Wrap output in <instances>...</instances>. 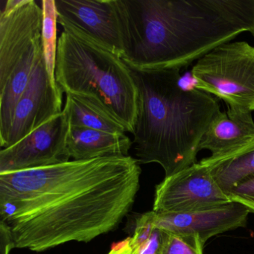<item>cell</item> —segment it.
<instances>
[{"instance_id": "obj_1", "label": "cell", "mask_w": 254, "mask_h": 254, "mask_svg": "<svg viewBox=\"0 0 254 254\" xmlns=\"http://www.w3.org/2000/svg\"><path fill=\"white\" fill-rule=\"evenodd\" d=\"M140 174L130 156L0 173V221L17 248L41 252L90 242L115 229L130 210Z\"/></svg>"}, {"instance_id": "obj_2", "label": "cell", "mask_w": 254, "mask_h": 254, "mask_svg": "<svg viewBox=\"0 0 254 254\" xmlns=\"http://www.w3.org/2000/svg\"><path fill=\"white\" fill-rule=\"evenodd\" d=\"M120 56L139 71L187 68L248 32L254 38V0H114Z\"/></svg>"}, {"instance_id": "obj_3", "label": "cell", "mask_w": 254, "mask_h": 254, "mask_svg": "<svg viewBox=\"0 0 254 254\" xmlns=\"http://www.w3.org/2000/svg\"><path fill=\"white\" fill-rule=\"evenodd\" d=\"M139 92L133 145L139 163H157L165 178L197 163L200 144L221 113L219 99L186 88L181 71L130 68Z\"/></svg>"}, {"instance_id": "obj_4", "label": "cell", "mask_w": 254, "mask_h": 254, "mask_svg": "<svg viewBox=\"0 0 254 254\" xmlns=\"http://www.w3.org/2000/svg\"><path fill=\"white\" fill-rule=\"evenodd\" d=\"M64 31L58 43L56 79L66 94L81 98L133 133L139 92L130 67L112 49L58 17Z\"/></svg>"}, {"instance_id": "obj_5", "label": "cell", "mask_w": 254, "mask_h": 254, "mask_svg": "<svg viewBox=\"0 0 254 254\" xmlns=\"http://www.w3.org/2000/svg\"><path fill=\"white\" fill-rule=\"evenodd\" d=\"M191 74L193 86L222 100L228 114L254 112V46L222 44L197 61Z\"/></svg>"}, {"instance_id": "obj_6", "label": "cell", "mask_w": 254, "mask_h": 254, "mask_svg": "<svg viewBox=\"0 0 254 254\" xmlns=\"http://www.w3.org/2000/svg\"><path fill=\"white\" fill-rule=\"evenodd\" d=\"M209 157L165 178L156 187L153 211L158 213H187L232 202L212 175Z\"/></svg>"}, {"instance_id": "obj_7", "label": "cell", "mask_w": 254, "mask_h": 254, "mask_svg": "<svg viewBox=\"0 0 254 254\" xmlns=\"http://www.w3.org/2000/svg\"><path fill=\"white\" fill-rule=\"evenodd\" d=\"M69 124L66 116H56L21 140L0 151V173L47 167L69 161Z\"/></svg>"}, {"instance_id": "obj_8", "label": "cell", "mask_w": 254, "mask_h": 254, "mask_svg": "<svg viewBox=\"0 0 254 254\" xmlns=\"http://www.w3.org/2000/svg\"><path fill=\"white\" fill-rule=\"evenodd\" d=\"M42 7L34 0H8L0 13V86L41 41Z\"/></svg>"}, {"instance_id": "obj_9", "label": "cell", "mask_w": 254, "mask_h": 254, "mask_svg": "<svg viewBox=\"0 0 254 254\" xmlns=\"http://www.w3.org/2000/svg\"><path fill=\"white\" fill-rule=\"evenodd\" d=\"M63 90L50 79L44 55L39 59L27 87L16 106L6 139L0 144L8 148L35 129L63 112Z\"/></svg>"}, {"instance_id": "obj_10", "label": "cell", "mask_w": 254, "mask_h": 254, "mask_svg": "<svg viewBox=\"0 0 254 254\" xmlns=\"http://www.w3.org/2000/svg\"><path fill=\"white\" fill-rule=\"evenodd\" d=\"M250 211L232 201L187 213H158L151 211L154 227L175 234L195 235L204 245L211 237L246 225Z\"/></svg>"}, {"instance_id": "obj_11", "label": "cell", "mask_w": 254, "mask_h": 254, "mask_svg": "<svg viewBox=\"0 0 254 254\" xmlns=\"http://www.w3.org/2000/svg\"><path fill=\"white\" fill-rule=\"evenodd\" d=\"M56 5L59 18L121 55V34L114 0H56Z\"/></svg>"}, {"instance_id": "obj_12", "label": "cell", "mask_w": 254, "mask_h": 254, "mask_svg": "<svg viewBox=\"0 0 254 254\" xmlns=\"http://www.w3.org/2000/svg\"><path fill=\"white\" fill-rule=\"evenodd\" d=\"M254 142L252 114H221L211 123L200 144V150L212 155L230 152Z\"/></svg>"}, {"instance_id": "obj_13", "label": "cell", "mask_w": 254, "mask_h": 254, "mask_svg": "<svg viewBox=\"0 0 254 254\" xmlns=\"http://www.w3.org/2000/svg\"><path fill=\"white\" fill-rule=\"evenodd\" d=\"M133 141L126 133H111L69 126L67 146L75 160L128 156Z\"/></svg>"}, {"instance_id": "obj_14", "label": "cell", "mask_w": 254, "mask_h": 254, "mask_svg": "<svg viewBox=\"0 0 254 254\" xmlns=\"http://www.w3.org/2000/svg\"><path fill=\"white\" fill-rule=\"evenodd\" d=\"M66 95L63 109L69 126L87 127L111 133H126V127L120 122L87 101Z\"/></svg>"}, {"instance_id": "obj_15", "label": "cell", "mask_w": 254, "mask_h": 254, "mask_svg": "<svg viewBox=\"0 0 254 254\" xmlns=\"http://www.w3.org/2000/svg\"><path fill=\"white\" fill-rule=\"evenodd\" d=\"M209 158L213 179L226 194L237 186L254 179V149L222 161L212 155Z\"/></svg>"}, {"instance_id": "obj_16", "label": "cell", "mask_w": 254, "mask_h": 254, "mask_svg": "<svg viewBox=\"0 0 254 254\" xmlns=\"http://www.w3.org/2000/svg\"><path fill=\"white\" fill-rule=\"evenodd\" d=\"M42 34L41 44L45 59L46 66L50 79L57 84L56 79V59H57L58 13L56 0H42Z\"/></svg>"}, {"instance_id": "obj_17", "label": "cell", "mask_w": 254, "mask_h": 254, "mask_svg": "<svg viewBox=\"0 0 254 254\" xmlns=\"http://www.w3.org/2000/svg\"><path fill=\"white\" fill-rule=\"evenodd\" d=\"M203 244L198 236L169 233L161 254H203Z\"/></svg>"}, {"instance_id": "obj_18", "label": "cell", "mask_w": 254, "mask_h": 254, "mask_svg": "<svg viewBox=\"0 0 254 254\" xmlns=\"http://www.w3.org/2000/svg\"><path fill=\"white\" fill-rule=\"evenodd\" d=\"M231 201L244 205L254 213V179L240 184L227 193Z\"/></svg>"}, {"instance_id": "obj_19", "label": "cell", "mask_w": 254, "mask_h": 254, "mask_svg": "<svg viewBox=\"0 0 254 254\" xmlns=\"http://www.w3.org/2000/svg\"><path fill=\"white\" fill-rule=\"evenodd\" d=\"M169 233L154 227L152 234L139 250V254H161Z\"/></svg>"}, {"instance_id": "obj_20", "label": "cell", "mask_w": 254, "mask_h": 254, "mask_svg": "<svg viewBox=\"0 0 254 254\" xmlns=\"http://www.w3.org/2000/svg\"><path fill=\"white\" fill-rule=\"evenodd\" d=\"M0 238L1 254H9L11 250L15 246L10 229L2 221H0Z\"/></svg>"}, {"instance_id": "obj_21", "label": "cell", "mask_w": 254, "mask_h": 254, "mask_svg": "<svg viewBox=\"0 0 254 254\" xmlns=\"http://www.w3.org/2000/svg\"><path fill=\"white\" fill-rule=\"evenodd\" d=\"M108 254H139V252L133 248L131 237H129L116 244Z\"/></svg>"}]
</instances>
